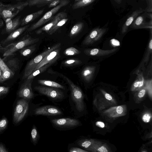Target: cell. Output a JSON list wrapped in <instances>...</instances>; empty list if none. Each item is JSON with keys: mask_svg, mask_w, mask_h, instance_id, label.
I'll list each match as a JSON object with an SVG mask.
<instances>
[{"mask_svg": "<svg viewBox=\"0 0 152 152\" xmlns=\"http://www.w3.org/2000/svg\"><path fill=\"white\" fill-rule=\"evenodd\" d=\"M61 76L68 84L70 91L69 100L71 105L75 114L78 117L85 110L83 93L78 86L75 84L66 76L61 75Z\"/></svg>", "mask_w": 152, "mask_h": 152, "instance_id": "6da1fadb", "label": "cell"}, {"mask_svg": "<svg viewBox=\"0 0 152 152\" xmlns=\"http://www.w3.org/2000/svg\"><path fill=\"white\" fill-rule=\"evenodd\" d=\"M28 1H19L15 4H4L0 1V28L8 18L12 19L26 7L28 5Z\"/></svg>", "mask_w": 152, "mask_h": 152, "instance_id": "7a4b0ae2", "label": "cell"}, {"mask_svg": "<svg viewBox=\"0 0 152 152\" xmlns=\"http://www.w3.org/2000/svg\"><path fill=\"white\" fill-rule=\"evenodd\" d=\"M39 40L38 38H33L29 35H26L18 42L9 44L6 46L3 56L4 57L10 56L18 50L38 42Z\"/></svg>", "mask_w": 152, "mask_h": 152, "instance_id": "3957f363", "label": "cell"}, {"mask_svg": "<svg viewBox=\"0 0 152 152\" xmlns=\"http://www.w3.org/2000/svg\"><path fill=\"white\" fill-rule=\"evenodd\" d=\"M61 46V43L56 44L29 61L25 67L22 77V79H25L27 78L28 76L33 71L37 65L46 55L54 50L60 47Z\"/></svg>", "mask_w": 152, "mask_h": 152, "instance_id": "277c9868", "label": "cell"}, {"mask_svg": "<svg viewBox=\"0 0 152 152\" xmlns=\"http://www.w3.org/2000/svg\"><path fill=\"white\" fill-rule=\"evenodd\" d=\"M70 2L69 0H62L57 6L45 13L37 22L32 25L26 30L28 32L32 31L44 25L51 20L54 15L62 7L68 5Z\"/></svg>", "mask_w": 152, "mask_h": 152, "instance_id": "5b68a950", "label": "cell"}, {"mask_svg": "<svg viewBox=\"0 0 152 152\" xmlns=\"http://www.w3.org/2000/svg\"><path fill=\"white\" fill-rule=\"evenodd\" d=\"M34 89L40 94L55 101H60L65 97L64 92L60 88L38 86H35Z\"/></svg>", "mask_w": 152, "mask_h": 152, "instance_id": "8992f818", "label": "cell"}, {"mask_svg": "<svg viewBox=\"0 0 152 152\" xmlns=\"http://www.w3.org/2000/svg\"><path fill=\"white\" fill-rule=\"evenodd\" d=\"M50 121L54 127L61 130L74 128L79 126L81 124L77 119L69 118L53 119Z\"/></svg>", "mask_w": 152, "mask_h": 152, "instance_id": "52a82bcc", "label": "cell"}, {"mask_svg": "<svg viewBox=\"0 0 152 152\" xmlns=\"http://www.w3.org/2000/svg\"><path fill=\"white\" fill-rule=\"evenodd\" d=\"M29 108L28 100L22 98L18 101L14 109L13 121L18 124L24 118L27 113Z\"/></svg>", "mask_w": 152, "mask_h": 152, "instance_id": "ba28073f", "label": "cell"}, {"mask_svg": "<svg viewBox=\"0 0 152 152\" xmlns=\"http://www.w3.org/2000/svg\"><path fill=\"white\" fill-rule=\"evenodd\" d=\"M36 115L57 116L63 114L62 111L58 107L51 105H45L37 107L33 111Z\"/></svg>", "mask_w": 152, "mask_h": 152, "instance_id": "9c48e42d", "label": "cell"}, {"mask_svg": "<svg viewBox=\"0 0 152 152\" xmlns=\"http://www.w3.org/2000/svg\"><path fill=\"white\" fill-rule=\"evenodd\" d=\"M33 79H26L21 84L18 94L19 97L26 100H30L34 97L31 86Z\"/></svg>", "mask_w": 152, "mask_h": 152, "instance_id": "30bf717a", "label": "cell"}, {"mask_svg": "<svg viewBox=\"0 0 152 152\" xmlns=\"http://www.w3.org/2000/svg\"><path fill=\"white\" fill-rule=\"evenodd\" d=\"M106 31L104 28H96L93 29L83 41L84 45H89L100 39Z\"/></svg>", "mask_w": 152, "mask_h": 152, "instance_id": "8fae6325", "label": "cell"}, {"mask_svg": "<svg viewBox=\"0 0 152 152\" xmlns=\"http://www.w3.org/2000/svg\"><path fill=\"white\" fill-rule=\"evenodd\" d=\"M67 18V13L64 12H61L54 16L50 22L35 31L37 34H41L44 31L48 32L60 20Z\"/></svg>", "mask_w": 152, "mask_h": 152, "instance_id": "7c38bea8", "label": "cell"}, {"mask_svg": "<svg viewBox=\"0 0 152 152\" xmlns=\"http://www.w3.org/2000/svg\"><path fill=\"white\" fill-rule=\"evenodd\" d=\"M146 16L144 14L138 16L130 25V27L134 29L148 28H152V20L149 22L146 20Z\"/></svg>", "mask_w": 152, "mask_h": 152, "instance_id": "4fadbf2b", "label": "cell"}, {"mask_svg": "<svg viewBox=\"0 0 152 152\" xmlns=\"http://www.w3.org/2000/svg\"><path fill=\"white\" fill-rule=\"evenodd\" d=\"M60 47L54 50L46 55L37 65L33 71L36 70L56 58L59 57L60 52L61 49Z\"/></svg>", "mask_w": 152, "mask_h": 152, "instance_id": "5bb4252c", "label": "cell"}, {"mask_svg": "<svg viewBox=\"0 0 152 152\" xmlns=\"http://www.w3.org/2000/svg\"><path fill=\"white\" fill-rule=\"evenodd\" d=\"M118 50V48L109 50H102L98 48L85 50L84 52L86 55L93 56H103L113 53Z\"/></svg>", "mask_w": 152, "mask_h": 152, "instance_id": "9a60e30c", "label": "cell"}, {"mask_svg": "<svg viewBox=\"0 0 152 152\" xmlns=\"http://www.w3.org/2000/svg\"><path fill=\"white\" fill-rule=\"evenodd\" d=\"M29 26V25H26L15 30L10 33L6 39L2 41L1 42V43L3 45H5L14 40L26 30Z\"/></svg>", "mask_w": 152, "mask_h": 152, "instance_id": "2e32d148", "label": "cell"}, {"mask_svg": "<svg viewBox=\"0 0 152 152\" xmlns=\"http://www.w3.org/2000/svg\"><path fill=\"white\" fill-rule=\"evenodd\" d=\"M144 11V10L142 8H140L139 9H137L132 12L127 18L122 26L121 31L122 34H124L127 32L129 27L135 19Z\"/></svg>", "mask_w": 152, "mask_h": 152, "instance_id": "e0dca14e", "label": "cell"}, {"mask_svg": "<svg viewBox=\"0 0 152 152\" xmlns=\"http://www.w3.org/2000/svg\"><path fill=\"white\" fill-rule=\"evenodd\" d=\"M20 17L18 16L14 19L9 18L5 21L6 31L7 33H10L17 28L20 24Z\"/></svg>", "mask_w": 152, "mask_h": 152, "instance_id": "ac0fdd59", "label": "cell"}, {"mask_svg": "<svg viewBox=\"0 0 152 152\" xmlns=\"http://www.w3.org/2000/svg\"><path fill=\"white\" fill-rule=\"evenodd\" d=\"M96 70L94 66H88L84 68L81 72L83 79L86 82H89L92 79Z\"/></svg>", "mask_w": 152, "mask_h": 152, "instance_id": "d6986e66", "label": "cell"}, {"mask_svg": "<svg viewBox=\"0 0 152 152\" xmlns=\"http://www.w3.org/2000/svg\"><path fill=\"white\" fill-rule=\"evenodd\" d=\"M44 10V8L27 15L21 21L20 25L21 26H24L34 20L43 14Z\"/></svg>", "mask_w": 152, "mask_h": 152, "instance_id": "ffe728a7", "label": "cell"}, {"mask_svg": "<svg viewBox=\"0 0 152 152\" xmlns=\"http://www.w3.org/2000/svg\"><path fill=\"white\" fill-rule=\"evenodd\" d=\"M59 57L56 58L49 63L33 71L27 78L28 79H33L37 75L42 73L48 67L56 62Z\"/></svg>", "mask_w": 152, "mask_h": 152, "instance_id": "44dd1931", "label": "cell"}, {"mask_svg": "<svg viewBox=\"0 0 152 152\" xmlns=\"http://www.w3.org/2000/svg\"><path fill=\"white\" fill-rule=\"evenodd\" d=\"M124 108L122 106L111 107L106 110L105 113L111 117H115L124 115Z\"/></svg>", "mask_w": 152, "mask_h": 152, "instance_id": "7402d4cb", "label": "cell"}, {"mask_svg": "<svg viewBox=\"0 0 152 152\" xmlns=\"http://www.w3.org/2000/svg\"><path fill=\"white\" fill-rule=\"evenodd\" d=\"M38 82L39 84L43 86L58 88L64 90L66 89L64 86L52 81L45 80H38Z\"/></svg>", "mask_w": 152, "mask_h": 152, "instance_id": "603a6c76", "label": "cell"}, {"mask_svg": "<svg viewBox=\"0 0 152 152\" xmlns=\"http://www.w3.org/2000/svg\"><path fill=\"white\" fill-rule=\"evenodd\" d=\"M95 141L91 139H80L77 140L75 143L77 145L88 150Z\"/></svg>", "mask_w": 152, "mask_h": 152, "instance_id": "cb8c5ba5", "label": "cell"}, {"mask_svg": "<svg viewBox=\"0 0 152 152\" xmlns=\"http://www.w3.org/2000/svg\"><path fill=\"white\" fill-rule=\"evenodd\" d=\"M5 63L14 75L19 67L18 61L16 58H13L7 61Z\"/></svg>", "mask_w": 152, "mask_h": 152, "instance_id": "d4e9b609", "label": "cell"}, {"mask_svg": "<svg viewBox=\"0 0 152 152\" xmlns=\"http://www.w3.org/2000/svg\"><path fill=\"white\" fill-rule=\"evenodd\" d=\"M136 80L134 83L132 87L133 90L139 89L144 85V80L142 73L140 72L137 74Z\"/></svg>", "mask_w": 152, "mask_h": 152, "instance_id": "484cf974", "label": "cell"}, {"mask_svg": "<svg viewBox=\"0 0 152 152\" xmlns=\"http://www.w3.org/2000/svg\"><path fill=\"white\" fill-rule=\"evenodd\" d=\"M55 0H29L28 5L29 7L36 6L40 7L49 4Z\"/></svg>", "mask_w": 152, "mask_h": 152, "instance_id": "4316f807", "label": "cell"}, {"mask_svg": "<svg viewBox=\"0 0 152 152\" xmlns=\"http://www.w3.org/2000/svg\"><path fill=\"white\" fill-rule=\"evenodd\" d=\"M84 26V23L81 22L76 23L72 28L69 33V36L73 37L77 35L82 30Z\"/></svg>", "mask_w": 152, "mask_h": 152, "instance_id": "83f0119b", "label": "cell"}, {"mask_svg": "<svg viewBox=\"0 0 152 152\" xmlns=\"http://www.w3.org/2000/svg\"><path fill=\"white\" fill-rule=\"evenodd\" d=\"M36 48V44H34L26 46L20 50V55L24 56H28L34 52Z\"/></svg>", "mask_w": 152, "mask_h": 152, "instance_id": "f1b7e54d", "label": "cell"}, {"mask_svg": "<svg viewBox=\"0 0 152 152\" xmlns=\"http://www.w3.org/2000/svg\"><path fill=\"white\" fill-rule=\"evenodd\" d=\"M31 141L35 145H36L40 138V135L36 126L34 125L31 133Z\"/></svg>", "mask_w": 152, "mask_h": 152, "instance_id": "f546056e", "label": "cell"}, {"mask_svg": "<svg viewBox=\"0 0 152 152\" xmlns=\"http://www.w3.org/2000/svg\"><path fill=\"white\" fill-rule=\"evenodd\" d=\"M69 20L67 18H64L59 21L48 32L49 35L54 33L60 28L63 26Z\"/></svg>", "mask_w": 152, "mask_h": 152, "instance_id": "4dcf8cb0", "label": "cell"}, {"mask_svg": "<svg viewBox=\"0 0 152 152\" xmlns=\"http://www.w3.org/2000/svg\"><path fill=\"white\" fill-rule=\"evenodd\" d=\"M95 0H81L75 2L72 6L73 9H76L88 6Z\"/></svg>", "mask_w": 152, "mask_h": 152, "instance_id": "1f68e13d", "label": "cell"}, {"mask_svg": "<svg viewBox=\"0 0 152 152\" xmlns=\"http://www.w3.org/2000/svg\"><path fill=\"white\" fill-rule=\"evenodd\" d=\"M82 63L81 61L75 59H69L64 61L62 64L66 66H72L80 65Z\"/></svg>", "mask_w": 152, "mask_h": 152, "instance_id": "d6a6232c", "label": "cell"}, {"mask_svg": "<svg viewBox=\"0 0 152 152\" xmlns=\"http://www.w3.org/2000/svg\"><path fill=\"white\" fill-rule=\"evenodd\" d=\"M81 52L75 48L70 47L66 49L64 52V54L67 56H73L80 54Z\"/></svg>", "mask_w": 152, "mask_h": 152, "instance_id": "836d02e7", "label": "cell"}, {"mask_svg": "<svg viewBox=\"0 0 152 152\" xmlns=\"http://www.w3.org/2000/svg\"><path fill=\"white\" fill-rule=\"evenodd\" d=\"M14 75L10 70H7L2 72L0 78V82H3L12 77Z\"/></svg>", "mask_w": 152, "mask_h": 152, "instance_id": "e575fe53", "label": "cell"}, {"mask_svg": "<svg viewBox=\"0 0 152 152\" xmlns=\"http://www.w3.org/2000/svg\"><path fill=\"white\" fill-rule=\"evenodd\" d=\"M8 124V121L6 118L0 119V134L2 133L7 129Z\"/></svg>", "mask_w": 152, "mask_h": 152, "instance_id": "d590c367", "label": "cell"}, {"mask_svg": "<svg viewBox=\"0 0 152 152\" xmlns=\"http://www.w3.org/2000/svg\"><path fill=\"white\" fill-rule=\"evenodd\" d=\"M9 88L5 86H0V98L6 94L8 92Z\"/></svg>", "mask_w": 152, "mask_h": 152, "instance_id": "8d00e7d4", "label": "cell"}, {"mask_svg": "<svg viewBox=\"0 0 152 152\" xmlns=\"http://www.w3.org/2000/svg\"><path fill=\"white\" fill-rule=\"evenodd\" d=\"M151 118V115L149 113H147L143 115L142 117V121L145 123L150 122Z\"/></svg>", "mask_w": 152, "mask_h": 152, "instance_id": "74e56055", "label": "cell"}, {"mask_svg": "<svg viewBox=\"0 0 152 152\" xmlns=\"http://www.w3.org/2000/svg\"><path fill=\"white\" fill-rule=\"evenodd\" d=\"M0 68L2 72L5 71L10 70L7 66L5 63L0 57Z\"/></svg>", "mask_w": 152, "mask_h": 152, "instance_id": "f35d334b", "label": "cell"}, {"mask_svg": "<svg viewBox=\"0 0 152 152\" xmlns=\"http://www.w3.org/2000/svg\"><path fill=\"white\" fill-rule=\"evenodd\" d=\"M96 151L101 152H108L109 151L106 146L104 145H102L95 148L93 151Z\"/></svg>", "mask_w": 152, "mask_h": 152, "instance_id": "ab89813d", "label": "cell"}, {"mask_svg": "<svg viewBox=\"0 0 152 152\" xmlns=\"http://www.w3.org/2000/svg\"><path fill=\"white\" fill-rule=\"evenodd\" d=\"M69 151V152H88V151L84 150L79 148L72 147L70 148Z\"/></svg>", "mask_w": 152, "mask_h": 152, "instance_id": "60d3db41", "label": "cell"}, {"mask_svg": "<svg viewBox=\"0 0 152 152\" xmlns=\"http://www.w3.org/2000/svg\"><path fill=\"white\" fill-rule=\"evenodd\" d=\"M146 89L148 91L151 97L152 95V80H151L147 81L146 82Z\"/></svg>", "mask_w": 152, "mask_h": 152, "instance_id": "b9f144b4", "label": "cell"}, {"mask_svg": "<svg viewBox=\"0 0 152 152\" xmlns=\"http://www.w3.org/2000/svg\"><path fill=\"white\" fill-rule=\"evenodd\" d=\"M62 0H55L49 4L48 5L49 8L54 7L58 5Z\"/></svg>", "mask_w": 152, "mask_h": 152, "instance_id": "7bdbcfd3", "label": "cell"}, {"mask_svg": "<svg viewBox=\"0 0 152 152\" xmlns=\"http://www.w3.org/2000/svg\"><path fill=\"white\" fill-rule=\"evenodd\" d=\"M148 2V8L144 10L145 12H150L152 11V0H147Z\"/></svg>", "mask_w": 152, "mask_h": 152, "instance_id": "ee69618b", "label": "cell"}, {"mask_svg": "<svg viewBox=\"0 0 152 152\" xmlns=\"http://www.w3.org/2000/svg\"><path fill=\"white\" fill-rule=\"evenodd\" d=\"M110 42L111 45L114 47L118 46L120 45L119 41L115 39H111Z\"/></svg>", "mask_w": 152, "mask_h": 152, "instance_id": "f6af8a7d", "label": "cell"}, {"mask_svg": "<svg viewBox=\"0 0 152 152\" xmlns=\"http://www.w3.org/2000/svg\"><path fill=\"white\" fill-rule=\"evenodd\" d=\"M146 88H144L141 89L138 94V96L140 98L143 97L145 95L146 91Z\"/></svg>", "mask_w": 152, "mask_h": 152, "instance_id": "bcb514c9", "label": "cell"}, {"mask_svg": "<svg viewBox=\"0 0 152 152\" xmlns=\"http://www.w3.org/2000/svg\"><path fill=\"white\" fill-rule=\"evenodd\" d=\"M7 149L6 148L4 145L2 143H0V152H8Z\"/></svg>", "mask_w": 152, "mask_h": 152, "instance_id": "7dc6e473", "label": "cell"}, {"mask_svg": "<svg viewBox=\"0 0 152 152\" xmlns=\"http://www.w3.org/2000/svg\"><path fill=\"white\" fill-rule=\"evenodd\" d=\"M96 125L101 128H104L105 126V124L104 123L100 121H98L96 122Z\"/></svg>", "mask_w": 152, "mask_h": 152, "instance_id": "c3c4849f", "label": "cell"}, {"mask_svg": "<svg viewBox=\"0 0 152 152\" xmlns=\"http://www.w3.org/2000/svg\"><path fill=\"white\" fill-rule=\"evenodd\" d=\"M104 96L105 98L108 100H111L112 99V96L110 95L107 93H105V94H104Z\"/></svg>", "mask_w": 152, "mask_h": 152, "instance_id": "681fc988", "label": "cell"}, {"mask_svg": "<svg viewBox=\"0 0 152 152\" xmlns=\"http://www.w3.org/2000/svg\"><path fill=\"white\" fill-rule=\"evenodd\" d=\"M118 4H120L122 2V0H114Z\"/></svg>", "mask_w": 152, "mask_h": 152, "instance_id": "f907efd6", "label": "cell"}, {"mask_svg": "<svg viewBox=\"0 0 152 152\" xmlns=\"http://www.w3.org/2000/svg\"><path fill=\"white\" fill-rule=\"evenodd\" d=\"M2 71H1V68H0V77L1 76V75L2 74Z\"/></svg>", "mask_w": 152, "mask_h": 152, "instance_id": "816d5d0a", "label": "cell"}, {"mask_svg": "<svg viewBox=\"0 0 152 152\" xmlns=\"http://www.w3.org/2000/svg\"><path fill=\"white\" fill-rule=\"evenodd\" d=\"M75 0V2H77V1H80V0Z\"/></svg>", "mask_w": 152, "mask_h": 152, "instance_id": "f5cc1de1", "label": "cell"}, {"mask_svg": "<svg viewBox=\"0 0 152 152\" xmlns=\"http://www.w3.org/2000/svg\"><path fill=\"white\" fill-rule=\"evenodd\" d=\"M22 0H16L17 1H22Z\"/></svg>", "mask_w": 152, "mask_h": 152, "instance_id": "db71d44e", "label": "cell"}]
</instances>
